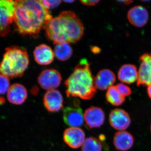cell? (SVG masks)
<instances>
[{"instance_id": "6da1fadb", "label": "cell", "mask_w": 151, "mask_h": 151, "mask_svg": "<svg viewBox=\"0 0 151 151\" xmlns=\"http://www.w3.org/2000/svg\"><path fill=\"white\" fill-rule=\"evenodd\" d=\"M14 22L18 32L22 35H37L52 19L40 1H15Z\"/></svg>"}, {"instance_id": "7a4b0ae2", "label": "cell", "mask_w": 151, "mask_h": 151, "mask_svg": "<svg viewBox=\"0 0 151 151\" xmlns=\"http://www.w3.org/2000/svg\"><path fill=\"white\" fill-rule=\"evenodd\" d=\"M47 37L53 43H75L84 34L83 24L73 11L63 12L52 18L45 27Z\"/></svg>"}, {"instance_id": "3957f363", "label": "cell", "mask_w": 151, "mask_h": 151, "mask_svg": "<svg viewBox=\"0 0 151 151\" xmlns=\"http://www.w3.org/2000/svg\"><path fill=\"white\" fill-rule=\"evenodd\" d=\"M68 97H79L83 100L92 99L96 92L94 78L90 64L86 59H82L76 66L69 77L65 80Z\"/></svg>"}, {"instance_id": "277c9868", "label": "cell", "mask_w": 151, "mask_h": 151, "mask_svg": "<svg viewBox=\"0 0 151 151\" xmlns=\"http://www.w3.org/2000/svg\"><path fill=\"white\" fill-rule=\"evenodd\" d=\"M29 59L25 49L12 46L6 49L0 63V73L9 78L21 77L27 69Z\"/></svg>"}, {"instance_id": "5b68a950", "label": "cell", "mask_w": 151, "mask_h": 151, "mask_svg": "<svg viewBox=\"0 0 151 151\" xmlns=\"http://www.w3.org/2000/svg\"><path fill=\"white\" fill-rule=\"evenodd\" d=\"M15 8V1L0 0V37H4L9 33Z\"/></svg>"}, {"instance_id": "8992f818", "label": "cell", "mask_w": 151, "mask_h": 151, "mask_svg": "<svg viewBox=\"0 0 151 151\" xmlns=\"http://www.w3.org/2000/svg\"><path fill=\"white\" fill-rule=\"evenodd\" d=\"M40 86L45 90L55 89L60 85L62 77L59 72L55 69H47L43 70L38 77Z\"/></svg>"}, {"instance_id": "52a82bcc", "label": "cell", "mask_w": 151, "mask_h": 151, "mask_svg": "<svg viewBox=\"0 0 151 151\" xmlns=\"http://www.w3.org/2000/svg\"><path fill=\"white\" fill-rule=\"evenodd\" d=\"M83 114L82 109L79 104H73L63 108V121L69 127H81L84 124V117Z\"/></svg>"}, {"instance_id": "ba28073f", "label": "cell", "mask_w": 151, "mask_h": 151, "mask_svg": "<svg viewBox=\"0 0 151 151\" xmlns=\"http://www.w3.org/2000/svg\"><path fill=\"white\" fill-rule=\"evenodd\" d=\"M141 63L138 70V86L151 84V53H145L140 57Z\"/></svg>"}, {"instance_id": "9c48e42d", "label": "cell", "mask_w": 151, "mask_h": 151, "mask_svg": "<svg viewBox=\"0 0 151 151\" xmlns=\"http://www.w3.org/2000/svg\"><path fill=\"white\" fill-rule=\"evenodd\" d=\"M84 117L86 127L90 129L100 128L104 124L105 118L103 109L95 106L86 109Z\"/></svg>"}, {"instance_id": "30bf717a", "label": "cell", "mask_w": 151, "mask_h": 151, "mask_svg": "<svg viewBox=\"0 0 151 151\" xmlns=\"http://www.w3.org/2000/svg\"><path fill=\"white\" fill-rule=\"evenodd\" d=\"M109 120L111 127L119 131L126 130L129 127L131 122L129 114L122 109H115L111 111Z\"/></svg>"}, {"instance_id": "8fae6325", "label": "cell", "mask_w": 151, "mask_h": 151, "mask_svg": "<svg viewBox=\"0 0 151 151\" xmlns=\"http://www.w3.org/2000/svg\"><path fill=\"white\" fill-rule=\"evenodd\" d=\"M85 133L78 127L68 128L63 133V141L71 148L77 149L83 145L85 141Z\"/></svg>"}, {"instance_id": "7c38bea8", "label": "cell", "mask_w": 151, "mask_h": 151, "mask_svg": "<svg viewBox=\"0 0 151 151\" xmlns=\"http://www.w3.org/2000/svg\"><path fill=\"white\" fill-rule=\"evenodd\" d=\"M44 105L47 110L51 113L58 112L63 107L62 95L58 90L47 91L44 95Z\"/></svg>"}, {"instance_id": "4fadbf2b", "label": "cell", "mask_w": 151, "mask_h": 151, "mask_svg": "<svg viewBox=\"0 0 151 151\" xmlns=\"http://www.w3.org/2000/svg\"><path fill=\"white\" fill-rule=\"evenodd\" d=\"M149 17L148 12L141 6L133 7L127 14V18L130 23L137 27H144L147 22Z\"/></svg>"}, {"instance_id": "5bb4252c", "label": "cell", "mask_w": 151, "mask_h": 151, "mask_svg": "<svg viewBox=\"0 0 151 151\" xmlns=\"http://www.w3.org/2000/svg\"><path fill=\"white\" fill-rule=\"evenodd\" d=\"M27 91L23 85L14 84L11 85L7 92L8 100L12 104L21 105L23 104L27 99Z\"/></svg>"}, {"instance_id": "9a60e30c", "label": "cell", "mask_w": 151, "mask_h": 151, "mask_svg": "<svg viewBox=\"0 0 151 151\" xmlns=\"http://www.w3.org/2000/svg\"><path fill=\"white\" fill-rule=\"evenodd\" d=\"M34 57L36 62L41 65L50 64L54 60V51L50 47L45 44L38 45L35 49Z\"/></svg>"}, {"instance_id": "2e32d148", "label": "cell", "mask_w": 151, "mask_h": 151, "mask_svg": "<svg viewBox=\"0 0 151 151\" xmlns=\"http://www.w3.org/2000/svg\"><path fill=\"white\" fill-rule=\"evenodd\" d=\"M116 80L115 74L108 69L100 70L94 78L95 87L101 90H106L113 86Z\"/></svg>"}, {"instance_id": "e0dca14e", "label": "cell", "mask_w": 151, "mask_h": 151, "mask_svg": "<svg viewBox=\"0 0 151 151\" xmlns=\"http://www.w3.org/2000/svg\"><path fill=\"white\" fill-rule=\"evenodd\" d=\"M113 144L115 148L118 150L127 151L134 145V137L127 131H119L114 135Z\"/></svg>"}, {"instance_id": "ac0fdd59", "label": "cell", "mask_w": 151, "mask_h": 151, "mask_svg": "<svg viewBox=\"0 0 151 151\" xmlns=\"http://www.w3.org/2000/svg\"><path fill=\"white\" fill-rule=\"evenodd\" d=\"M118 75L119 79L123 83L132 84L137 81L138 71L135 65L125 64L120 68Z\"/></svg>"}, {"instance_id": "d6986e66", "label": "cell", "mask_w": 151, "mask_h": 151, "mask_svg": "<svg viewBox=\"0 0 151 151\" xmlns=\"http://www.w3.org/2000/svg\"><path fill=\"white\" fill-rule=\"evenodd\" d=\"M54 52L55 56L58 60L65 61L69 59L73 53V50L69 44H55Z\"/></svg>"}, {"instance_id": "ffe728a7", "label": "cell", "mask_w": 151, "mask_h": 151, "mask_svg": "<svg viewBox=\"0 0 151 151\" xmlns=\"http://www.w3.org/2000/svg\"><path fill=\"white\" fill-rule=\"evenodd\" d=\"M105 96L108 103L114 106H120L125 100V97L120 94L116 86H112L108 88Z\"/></svg>"}, {"instance_id": "44dd1931", "label": "cell", "mask_w": 151, "mask_h": 151, "mask_svg": "<svg viewBox=\"0 0 151 151\" xmlns=\"http://www.w3.org/2000/svg\"><path fill=\"white\" fill-rule=\"evenodd\" d=\"M103 146L101 142L94 137H90L84 141L82 145V151H102Z\"/></svg>"}, {"instance_id": "7402d4cb", "label": "cell", "mask_w": 151, "mask_h": 151, "mask_svg": "<svg viewBox=\"0 0 151 151\" xmlns=\"http://www.w3.org/2000/svg\"><path fill=\"white\" fill-rule=\"evenodd\" d=\"M10 87L9 79L8 77L0 73V94H6Z\"/></svg>"}, {"instance_id": "603a6c76", "label": "cell", "mask_w": 151, "mask_h": 151, "mask_svg": "<svg viewBox=\"0 0 151 151\" xmlns=\"http://www.w3.org/2000/svg\"><path fill=\"white\" fill-rule=\"evenodd\" d=\"M116 87L120 94L124 97L130 96L132 94V89L126 84L119 83L116 85Z\"/></svg>"}, {"instance_id": "cb8c5ba5", "label": "cell", "mask_w": 151, "mask_h": 151, "mask_svg": "<svg viewBox=\"0 0 151 151\" xmlns=\"http://www.w3.org/2000/svg\"><path fill=\"white\" fill-rule=\"evenodd\" d=\"M45 7L47 10L55 8L60 4L61 1H40Z\"/></svg>"}, {"instance_id": "d4e9b609", "label": "cell", "mask_w": 151, "mask_h": 151, "mask_svg": "<svg viewBox=\"0 0 151 151\" xmlns=\"http://www.w3.org/2000/svg\"><path fill=\"white\" fill-rule=\"evenodd\" d=\"M80 2L85 5L92 6L95 5L99 2V1H81Z\"/></svg>"}, {"instance_id": "484cf974", "label": "cell", "mask_w": 151, "mask_h": 151, "mask_svg": "<svg viewBox=\"0 0 151 151\" xmlns=\"http://www.w3.org/2000/svg\"><path fill=\"white\" fill-rule=\"evenodd\" d=\"M91 50L93 53H98L100 52V49L97 47H93L91 48Z\"/></svg>"}, {"instance_id": "4316f807", "label": "cell", "mask_w": 151, "mask_h": 151, "mask_svg": "<svg viewBox=\"0 0 151 151\" xmlns=\"http://www.w3.org/2000/svg\"><path fill=\"white\" fill-rule=\"evenodd\" d=\"M147 92L149 97L151 99V84L148 86Z\"/></svg>"}, {"instance_id": "83f0119b", "label": "cell", "mask_w": 151, "mask_h": 151, "mask_svg": "<svg viewBox=\"0 0 151 151\" xmlns=\"http://www.w3.org/2000/svg\"><path fill=\"white\" fill-rule=\"evenodd\" d=\"M120 2H122L124 3V4L126 5H129L130 4H131V3L133 2V1H120Z\"/></svg>"}, {"instance_id": "f1b7e54d", "label": "cell", "mask_w": 151, "mask_h": 151, "mask_svg": "<svg viewBox=\"0 0 151 151\" xmlns=\"http://www.w3.org/2000/svg\"><path fill=\"white\" fill-rule=\"evenodd\" d=\"M74 1H65L64 2L66 3H72Z\"/></svg>"}, {"instance_id": "f546056e", "label": "cell", "mask_w": 151, "mask_h": 151, "mask_svg": "<svg viewBox=\"0 0 151 151\" xmlns=\"http://www.w3.org/2000/svg\"><path fill=\"white\" fill-rule=\"evenodd\" d=\"M150 129H151V125Z\"/></svg>"}]
</instances>
